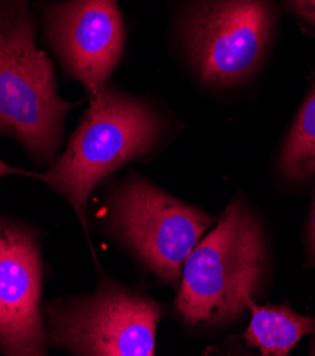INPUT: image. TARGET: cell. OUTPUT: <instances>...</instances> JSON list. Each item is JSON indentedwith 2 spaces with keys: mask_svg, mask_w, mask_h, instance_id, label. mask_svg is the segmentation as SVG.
<instances>
[{
  "mask_svg": "<svg viewBox=\"0 0 315 356\" xmlns=\"http://www.w3.org/2000/svg\"><path fill=\"white\" fill-rule=\"evenodd\" d=\"M246 304L250 321L239 338L263 356H289L315 331V316L298 314L287 304L259 305L253 297H248Z\"/></svg>",
  "mask_w": 315,
  "mask_h": 356,
  "instance_id": "9c48e42d",
  "label": "cell"
},
{
  "mask_svg": "<svg viewBox=\"0 0 315 356\" xmlns=\"http://www.w3.org/2000/svg\"><path fill=\"white\" fill-rule=\"evenodd\" d=\"M73 108L58 95L53 64L36 44L27 0H0V136L17 140L34 163L47 169Z\"/></svg>",
  "mask_w": 315,
  "mask_h": 356,
  "instance_id": "3957f363",
  "label": "cell"
},
{
  "mask_svg": "<svg viewBox=\"0 0 315 356\" xmlns=\"http://www.w3.org/2000/svg\"><path fill=\"white\" fill-rule=\"evenodd\" d=\"M308 355L315 356V331L311 334L309 343H308Z\"/></svg>",
  "mask_w": 315,
  "mask_h": 356,
  "instance_id": "5bb4252c",
  "label": "cell"
},
{
  "mask_svg": "<svg viewBox=\"0 0 315 356\" xmlns=\"http://www.w3.org/2000/svg\"><path fill=\"white\" fill-rule=\"evenodd\" d=\"M166 132L168 122L154 104L108 83L90 97L88 110L64 152L30 177L58 193L87 230V206L94 191L128 163L154 154Z\"/></svg>",
  "mask_w": 315,
  "mask_h": 356,
  "instance_id": "7a4b0ae2",
  "label": "cell"
},
{
  "mask_svg": "<svg viewBox=\"0 0 315 356\" xmlns=\"http://www.w3.org/2000/svg\"><path fill=\"white\" fill-rule=\"evenodd\" d=\"M286 2L298 17L315 27V0H286Z\"/></svg>",
  "mask_w": 315,
  "mask_h": 356,
  "instance_id": "7c38bea8",
  "label": "cell"
},
{
  "mask_svg": "<svg viewBox=\"0 0 315 356\" xmlns=\"http://www.w3.org/2000/svg\"><path fill=\"white\" fill-rule=\"evenodd\" d=\"M166 307L99 270L95 289L45 302L50 348L77 356H154Z\"/></svg>",
  "mask_w": 315,
  "mask_h": 356,
  "instance_id": "5b68a950",
  "label": "cell"
},
{
  "mask_svg": "<svg viewBox=\"0 0 315 356\" xmlns=\"http://www.w3.org/2000/svg\"><path fill=\"white\" fill-rule=\"evenodd\" d=\"M274 24L268 0H209L196 8L184 43L197 79L219 90L249 81L268 54Z\"/></svg>",
  "mask_w": 315,
  "mask_h": 356,
  "instance_id": "8992f818",
  "label": "cell"
},
{
  "mask_svg": "<svg viewBox=\"0 0 315 356\" xmlns=\"http://www.w3.org/2000/svg\"><path fill=\"white\" fill-rule=\"evenodd\" d=\"M304 267L315 271V189L309 202V209L304 223Z\"/></svg>",
  "mask_w": 315,
  "mask_h": 356,
  "instance_id": "8fae6325",
  "label": "cell"
},
{
  "mask_svg": "<svg viewBox=\"0 0 315 356\" xmlns=\"http://www.w3.org/2000/svg\"><path fill=\"white\" fill-rule=\"evenodd\" d=\"M98 219L132 261L175 291L188 256L218 220L141 173L105 186Z\"/></svg>",
  "mask_w": 315,
  "mask_h": 356,
  "instance_id": "277c9868",
  "label": "cell"
},
{
  "mask_svg": "<svg viewBox=\"0 0 315 356\" xmlns=\"http://www.w3.org/2000/svg\"><path fill=\"white\" fill-rule=\"evenodd\" d=\"M271 273V243L264 220L246 195L236 193L215 226L188 256L175 312L199 335L234 327L246 314V298L263 293Z\"/></svg>",
  "mask_w": 315,
  "mask_h": 356,
  "instance_id": "6da1fadb",
  "label": "cell"
},
{
  "mask_svg": "<svg viewBox=\"0 0 315 356\" xmlns=\"http://www.w3.org/2000/svg\"><path fill=\"white\" fill-rule=\"evenodd\" d=\"M45 274L38 230L0 211V353L47 355Z\"/></svg>",
  "mask_w": 315,
  "mask_h": 356,
  "instance_id": "52a82bcc",
  "label": "cell"
},
{
  "mask_svg": "<svg viewBox=\"0 0 315 356\" xmlns=\"http://www.w3.org/2000/svg\"><path fill=\"white\" fill-rule=\"evenodd\" d=\"M45 24L63 70L88 98L108 84L125 46L117 0H64L47 8Z\"/></svg>",
  "mask_w": 315,
  "mask_h": 356,
  "instance_id": "ba28073f",
  "label": "cell"
},
{
  "mask_svg": "<svg viewBox=\"0 0 315 356\" xmlns=\"http://www.w3.org/2000/svg\"><path fill=\"white\" fill-rule=\"evenodd\" d=\"M277 175L284 186L315 181V84L302 101L277 156Z\"/></svg>",
  "mask_w": 315,
  "mask_h": 356,
  "instance_id": "30bf717a",
  "label": "cell"
},
{
  "mask_svg": "<svg viewBox=\"0 0 315 356\" xmlns=\"http://www.w3.org/2000/svg\"><path fill=\"white\" fill-rule=\"evenodd\" d=\"M9 175H24V176H31L30 172H26L23 169H19V168H15L12 165H8L6 162H3L2 159H0V177L3 176H9Z\"/></svg>",
  "mask_w": 315,
  "mask_h": 356,
  "instance_id": "4fadbf2b",
  "label": "cell"
}]
</instances>
